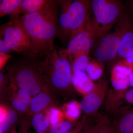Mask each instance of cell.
Instances as JSON below:
<instances>
[{"mask_svg": "<svg viewBox=\"0 0 133 133\" xmlns=\"http://www.w3.org/2000/svg\"><path fill=\"white\" fill-rule=\"evenodd\" d=\"M57 1L50 0L38 12L21 17L19 21L32 45L33 56H46L55 46L58 31Z\"/></svg>", "mask_w": 133, "mask_h": 133, "instance_id": "cell-1", "label": "cell"}, {"mask_svg": "<svg viewBox=\"0 0 133 133\" xmlns=\"http://www.w3.org/2000/svg\"><path fill=\"white\" fill-rule=\"evenodd\" d=\"M35 57H24L6 66L10 84L27 91L31 97L39 93L51 90L41 68Z\"/></svg>", "mask_w": 133, "mask_h": 133, "instance_id": "cell-2", "label": "cell"}, {"mask_svg": "<svg viewBox=\"0 0 133 133\" xmlns=\"http://www.w3.org/2000/svg\"><path fill=\"white\" fill-rule=\"evenodd\" d=\"M51 90L64 92L71 90L72 71L70 57L64 49L54 47L40 62Z\"/></svg>", "mask_w": 133, "mask_h": 133, "instance_id": "cell-3", "label": "cell"}, {"mask_svg": "<svg viewBox=\"0 0 133 133\" xmlns=\"http://www.w3.org/2000/svg\"><path fill=\"white\" fill-rule=\"evenodd\" d=\"M60 9L58 37L63 43L69 41L90 20L91 2L85 0L57 1Z\"/></svg>", "mask_w": 133, "mask_h": 133, "instance_id": "cell-4", "label": "cell"}, {"mask_svg": "<svg viewBox=\"0 0 133 133\" xmlns=\"http://www.w3.org/2000/svg\"><path fill=\"white\" fill-rule=\"evenodd\" d=\"M91 6L94 16L93 26L99 39L121 19L122 6L120 2L111 0H94Z\"/></svg>", "mask_w": 133, "mask_h": 133, "instance_id": "cell-5", "label": "cell"}, {"mask_svg": "<svg viewBox=\"0 0 133 133\" xmlns=\"http://www.w3.org/2000/svg\"><path fill=\"white\" fill-rule=\"evenodd\" d=\"M132 25L129 19L122 17L100 38L95 50L96 60L103 63L115 59L122 37Z\"/></svg>", "mask_w": 133, "mask_h": 133, "instance_id": "cell-6", "label": "cell"}, {"mask_svg": "<svg viewBox=\"0 0 133 133\" xmlns=\"http://www.w3.org/2000/svg\"><path fill=\"white\" fill-rule=\"evenodd\" d=\"M0 37V39L8 44L13 51L33 57L31 42L19 19H10V21L1 25Z\"/></svg>", "mask_w": 133, "mask_h": 133, "instance_id": "cell-7", "label": "cell"}, {"mask_svg": "<svg viewBox=\"0 0 133 133\" xmlns=\"http://www.w3.org/2000/svg\"><path fill=\"white\" fill-rule=\"evenodd\" d=\"M97 39L92 22L90 20L81 30L70 39L67 48L64 49L70 57L72 61L73 57L83 52L89 54Z\"/></svg>", "mask_w": 133, "mask_h": 133, "instance_id": "cell-8", "label": "cell"}, {"mask_svg": "<svg viewBox=\"0 0 133 133\" xmlns=\"http://www.w3.org/2000/svg\"><path fill=\"white\" fill-rule=\"evenodd\" d=\"M108 84L105 79H101L95 84L93 90L84 97L80 102L81 110L86 115L95 114L104 101L108 91Z\"/></svg>", "mask_w": 133, "mask_h": 133, "instance_id": "cell-9", "label": "cell"}, {"mask_svg": "<svg viewBox=\"0 0 133 133\" xmlns=\"http://www.w3.org/2000/svg\"><path fill=\"white\" fill-rule=\"evenodd\" d=\"M50 90L42 92L31 97L29 114L34 115L44 111L52 106L53 100Z\"/></svg>", "mask_w": 133, "mask_h": 133, "instance_id": "cell-10", "label": "cell"}, {"mask_svg": "<svg viewBox=\"0 0 133 133\" xmlns=\"http://www.w3.org/2000/svg\"><path fill=\"white\" fill-rule=\"evenodd\" d=\"M113 123L118 133H133V107L126 108L116 115Z\"/></svg>", "mask_w": 133, "mask_h": 133, "instance_id": "cell-11", "label": "cell"}, {"mask_svg": "<svg viewBox=\"0 0 133 133\" xmlns=\"http://www.w3.org/2000/svg\"><path fill=\"white\" fill-rule=\"evenodd\" d=\"M50 0H22L20 6L11 16L10 19H19L21 17L40 11Z\"/></svg>", "mask_w": 133, "mask_h": 133, "instance_id": "cell-12", "label": "cell"}, {"mask_svg": "<svg viewBox=\"0 0 133 133\" xmlns=\"http://www.w3.org/2000/svg\"><path fill=\"white\" fill-rule=\"evenodd\" d=\"M133 55V26L122 37L116 58L125 59Z\"/></svg>", "mask_w": 133, "mask_h": 133, "instance_id": "cell-13", "label": "cell"}, {"mask_svg": "<svg viewBox=\"0 0 133 133\" xmlns=\"http://www.w3.org/2000/svg\"><path fill=\"white\" fill-rule=\"evenodd\" d=\"M62 109L64 114L65 118L72 122H75L78 119L82 111L80 103L76 100L64 103Z\"/></svg>", "mask_w": 133, "mask_h": 133, "instance_id": "cell-14", "label": "cell"}, {"mask_svg": "<svg viewBox=\"0 0 133 133\" xmlns=\"http://www.w3.org/2000/svg\"><path fill=\"white\" fill-rule=\"evenodd\" d=\"M111 81L115 90L118 91H127L129 87L128 76L118 71L114 67L111 70Z\"/></svg>", "mask_w": 133, "mask_h": 133, "instance_id": "cell-15", "label": "cell"}, {"mask_svg": "<svg viewBox=\"0 0 133 133\" xmlns=\"http://www.w3.org/2000/svg\"><path fill=\"white\" fill-rule=\"evenodd\" d=\"M31 125L37 132H45L49 130L51 127L49 119L44 112L33 115Z\"/></svg>", "mask_w": 133, "mask_h": 133, "instance_id": "cell-16", "label": "cell"}, {"mask_svg": "<svg viewBox=\"0 0 133 133\" xmlns=\"http://www.w3.org/2000/svg\"><path fill=\"white\" fill-rule=\"evenodd\" d=\"M104 69V67L103 63L95 59L90 61L86 72L91 80L92 81H96L101 77Z\"/></svg>", "mask_w": 133, "mask_h": 133, "instance_id": "cell-17", "label": "cell"}, {"mask_svg": "<svg viewBox=\"0 0 133 133\" xmlns=\"http://www.w3.org/2000/svg\"><path fill=\"white\" fill-rule=\"evenodd\" d=\"M88 53H80L76 55L72 59L71 67L72 72L77 70L86 71L90 62Z\"/></svg>", "mask_w": 133, "mask_h": 133, "instance_id": "cell-18", "label": "cell"}, {"mask_svg": "<svg viewBox=\"0 0 133 133\" xmlns=\"http://www.w3.org/2000/svg\"><path fill=\"white\" fill-rule=\"evenodd\" d=\"M22 0H1L0 17L12 15L18 8Z\"/></svg>", "mask_w": 133, "mask_h": 133, "instance_id": "cell-19", "label": "cell"}, {"mask_svg": "<svg viewBox=\"0 0 133 133\" xmlns=\"http://www.w3.org/2000/svg\"><path fill=\"white\" fill-rule=\"evenodd\" d=\"M49 119L51 127L64 121L65 117L62 109L52 106L44 111Z\"/></svg>", "mask_w": 133, "mask_h": 133, "instance_id": "cell-20", "label": "cell"}, {"mask_svg": "<svg viewBox=\"0 0 133 133\" xmlns=\"http://www.w3.org/2000/svg\"><path fill=\"white\" fill-rule=\"evenodd\" d=\"M18 116L15 109L9 108L6 117L3 121L0 122V133H6L16 122Z\"/></svg>", "mask_w": 133, "mask_h": 133, "instance_id": "cell-21", "label": "cell"}, {"mask_svg": "<svg viewBox=\"0 0 133 133\" xmlns=\"http://www.w3.org/2000/svg\"><path fill=\"white\" fill-rule=\"evenodd\" d=\"M76 125L75 122L64 121L51 126L49 130V133H66L73 128Z\"/></svg>", "mask_w": 133, "mask_h": 133, "instance_id": "cell-22", "label": "cell"}, {"mask_svg": "<svg viewBox=\"0 0 133 133\" xmlns=\"http://www.w3.org/2000/svg\"><path fill=\"white\" fill-rule=\"evenodd\" d=\"M97 133H118L113 123L110 121L107 115L100 119V125Z\"/></svg>", "mask_w": 133, "mask_h": 133, "instance_id": "cell-23", "label": "cell"}, {"mask_svg": "<svg viewBox=\"0 0 133 133\" xmlns=\"http://www.w3.org/2000/svg\"><path fill=\"white\" fill-rule=\"evenodd\" d=\"M95 85L92 80L88 78L87 80L81 82L74 88L79 93L84 97L93 90Z\"/></svg>", "mask_w": 133, "mask_h": 133, "instance_id": "cell-24", "label": "cell"}, {"mask_svg": "<svg viewBox=\"0 0 133 133\" xmlns=\"http://www.w3.org/2000/svg\"><path fill=\"white\" fill-rule=\"evenodd\" d=\"M114 67L119 72L128 77L133 71V65L127 62L125 59L119 60Z\"/></svg>", "mask_w": 133, "mask_h": 133, "instance_id": "cell-25", "label": "cell"}, {"mask_svg": "<svg viewBox=\"0 0 133 133\" xmlns=\"http://www.w3.org/2000/svg\"><path fill=\"white\" fill-rule=\"evenodd\" d=\"M14 94L10 98V100L11 105L14 109L22 113L29 112V108L27 106L23 101L18 97L15 92Z\"/></svg>", "mask_w": 133, "mask_h": 133, "instance_id": "cell-26", "label": "cell"}, {"mask_svg": "<svg viewBox=\"0 0 133 133\" xmlns=\"http://www.w3.org/2000/svg\"><path fill=\"white\" fill-rule=\"evenodd\" d=\"M89 78L85 72L77 70L72 72V82L73 87H75L81 82L87 80Z\"/></svg>", "mask_w": 133, "mask_h": 133, "instance_id": "cell-27", "label": "cell"}, {"mask_svg": "<svg viewBox=\"0 0 133 133\" xmlns=\"http://www.w3.org/2000/svg\"><path fill=\"white\" fill-rule=\"evenodd\" d=\"M87 115L83 117L81 121L78 122L74 127L66 133H82L87 124Z\"/></svg>", "mask_w": 133, "mask_h": 133, "instance_id": "cell-28", "label": "cell"}, {"mask_svg": "<svg viewBox=\"0 0 133 133\" xmlns=\"http://www.w3.org/2000/svg\"><path fill=\"white\" fill-rule=\"evenodd\" d=\"M19 123V133H31L30 128V124L27 119L21 118Z\"/></svg>", "mask_w": 133, "mask_h": 133, "instance_id": "cell-29", "label": "cell"}, {"mask_svg": "<svg viewBox=\"0 0 133 133\" xmlns=\"http://www.w3.org/2000/svg\"><path fill=\"white\" fill-rule=\"evenodd\" d=\"M9 79L7 75H5L3 72L2 70L0 72V88H1V94L3 92H5V90H6L7 85Z\"/></svg>", "mask_w": 133, "mask_h": 133, "instance_id": "cell-30", "label": "cell"}, {"mask_svg": "<svg viewBox=\"0 0 133 133\" xmlns=\"http://www.w3.org/2000/svg\"><path fill=\"white\" fill-rule=\"evenodd\" d=\"M12 58V55L10 54L0 53V71L3 70L8 61Z\"/></svg>", "mask_w": 133, "mask_h": 133, "instance_id": "cell-31", "label": "cell"}, {"mask_svg": "<svg viewBox=\"0 0 133 133\" xmlns=\"http://www.w3.org/2000/svg\"><path fill=\"white\" fill-rule=\"evenodd\" d=\"M13 51L8 43L2 39H0V53L9 54Z\"/></svg>", "mask_w": 133, "mask_h": 133, "instance_id": "cell-32", "label": "cell"}, {"mask_svg": "<svg viewBox=\"0 0 133 133\" xmlns=\"http://www.w3.org/2000/svg\"><path fill=\"white\" fill-rule=\"evenodd\" d=\"M124 99L128 104H133V87L126 91Z\"/></svg>", "mask_w": 133, "mask_h": 133, "instance_id": "cell-33", "label": "cell"}, {"mask_svg": "<svg viewBox=\"0 0 133 133\" xmlns=\"http://www.w3.org/2000/svg\"><path fill=\"white\" fill-rule=\"evenodd\" d=\"M100 125L99 120L97 122V124L88 128L85 127L83 133H97Z\"/></svg>", "mask_w": 133, "mask_h": 133, "instance_id": "cell-34", "label": "cell"}, {"mask_svg": "<svg viewBox=\"0 0 133 133\" xmlns=\"http://www.w3.org/2000/svg\"><path fill=\"white\" fill-rule=\"evenodd\" d=\"M129 86L133 87V71L129 76Z\"/></svg>", "mask_w": 133, "mask_h": 133, "instance_id": "cell-35", "label": "cell"}, {"mask_svg": "<svg viewBox=\"0 0 133 133\" xmlns=\"http://www.w3.org/2000/svg\"><path fill=\"white\" fill-rule=\"evenodd\" d=\"M127 62H128L129 64L132 65L133 66V55L130 57L128 58L125 59Z\"/></svg>", "mask_w": 133, "mask_h": 133, "instance_id": "cell-36", "label": "cell"}, {"mask_svg": "<svg viewBox=\"0 0 133 133\" xmlns=\"http://www.w3.org/2000/svg\"><path fill=\"white\" fill-rule=\"evenodd\" d=\"M10 133H17V132H16V131L15 129H14V130H13Z\"/></svg>", "mask_w": 133, "mask_h": 133, "instance_id": "cell-37", "label": "cell"}, {"mask_svg": "<svg viewBox=\"0 0 133 133\" xmlns=\"http://www.w3.org/2000/svg\"><path fill=\"white\" fill-rule=\"evenodd\" d=\"M38 133H48L47 132H39Z\"/></svg>", "mask_w": 133, "mask_h": 133, "instance_id": "cell-38", "label": "cell"}]
</instances>
